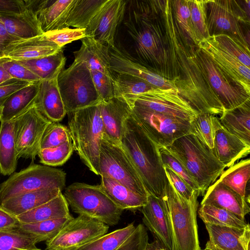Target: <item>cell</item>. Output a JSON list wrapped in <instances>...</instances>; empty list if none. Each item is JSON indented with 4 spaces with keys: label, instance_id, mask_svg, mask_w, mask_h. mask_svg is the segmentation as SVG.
Here are the masks:
<instances>
[{
    "label": "cell",
    "instance_id": "6da1fadb",
    "mask_svg": "<svg viewBox=\"0 0 250 250\" xmlns=\"http://www.w3.org/2000/svg\"><path fill=\"white\" fill-rule=\"evenodd\" d=\"M172 12L171 5L166 3L163 15L169 65L178 94L199 114L221 115L225 109L198 62L195 46L185 40L173 20Z\"/></svg>",
    "mask_w": 250,
    "mask_h": 250
},
{
    "label": "cell",
    "instance_id": "7a4b0ae2",
    "mask_svg": "<svg viewBox=\"0 0 250 250\" xmlns=\"http://www.w3.org/2000/svg\"><path fill=\"white\" fill-rule=\"evenodd\" d=\"M121 144L135 167L148 193L163 198L167 177L159 148L131 114L125 122Z\"/></svg>",
    "mask_w": 250,
    "mask_h": 250
},
{
    "label": "cell",
    "instance_id": "3957f363",
    "mask_svg": "<svg viewBox=\"0 0 250 250\" xmlns=\"http://www.w3.org/2000/svg\"><path fill=\"white\" fill-rule=\"evenodd\" d=\"M137 2V9L129 11L124 23L134 41L138 62L155 72V67H170L167 37L154 20V3L150 1L149 6L143 1Z\"/></svg>",
    "mask_w": 250,
    "mask_h": 250
},
{
    "label": "cell",
    "instance_id": "277c9868",
    "mask_svg": "<svg viewBox=\"0 0 250 250\" xmlns=\"http://www.w3.org/2000/svg\"><path fill=\"white\" fill-rule=\"evenodd\" d=\"M166 148L182 163L194 178L201 196L204 195L226 168L212 150L192 134L177 139Z\"/></svg>",
    "mask_w": 250,
    "mask_h": 250
},
{
    "label": "cell",
    "instance_id": "5b68a950",
    "mask_svg": "<svg viewBox=\"0 0 250 250\" xmlns=\"http://www.w3.org/2000/svg\"><path fill=\"white\" fill-rule=\"evenodd\" d=\"M99 104L68 113L74 149L89 170L98 175L100 148L104 137Z\"/></svg>",
    "mask_w": 250,
    "mask_h": 250
},
{
    "label": "cell",
    "instance_id": "8992f818",
    "mask_svg": "<svg viewBox=\"0 0 250 250\" xmlns=\"http://www.w3.org/2000/svg\"><path fill=\"white\" fill-rule=\"evenodd\" d=\"M200 194L194 190L189 200L182 197L167 178L165 200L169 212L172 234V250H200L197 223Z\"/></svg>",
    "mask_w": 250,
    "mask_h": 250
},
{
    "label": "cell",
    "instance_id": "52a82bcc",
    "mask_svg": "<svg viewBox=\"0 0 250 250\" xmlns=\"http://www.w3.org/2000/svg\"><path fill=\"white\" fill-rule=\"evenodd\" d=\"M63 196L73 212L108 226L118 224L124 211L110 200L100 185L75 182L65 188Z\"/></svg>",
    "mask_w": 250,
    "mask_h": 250
},
{
    "label": "cell",
    "instance_id": "ba28073f",
    "mask_svg": "<svg viewBox=\"0 0 250 250\" xmlns=\"http://www.w3.org/2000/svg\"><path fill=\"white\" fill-rule=\"evenodd\" d=\"M57 82L67 114L102 102L84 62L74 60L68 68L59 73Z\"/></svg>",
    "mask_w": 250,
    "mask_h": 250
},
{
    "label": "cell",
    "instance_id": "9c48e42d",
    "mask_svg": "<svg viewBox=\"0 0 250 250\" xmlns=\"http://www.w3.org/2000/svg\"><path fill=\"white\" fill-rule=\"evenodd\" d=\"M231 0H207L206 9L207 26L210 37L226 34L250 50V32L243 27L250 25L249 15Z\"/></svg>",
    "mask_w": 250,
    "mask_h": 250
},
{
    "label": "cell",
    "instance_id": "30bf717a",
    "mask_svg": "<svg viewBox=\"0 0 250 250\" xmlns=\"http://www.w3.org/2000/svg\"><path fill=\"white\" fill-rule=\"evenodd\" d=\"M66 173L60 169L32 164L19 172H14L0 184V204L21 194L45 189H63Z\"/></svg>",
    "mask_w": 250,
    "mask_h": 250
},
{
    "label": "cell",
    "instance_id": "8fae6325",
    "mask_svg": "<svg viewBox=\"0 0 250 250\" xmlns=\"http://www.w3.org/2000/svg\"><path fill=\"white\" fill-rule=\"evenodd\" d=\"M99 175L110 178L133 192L147 197L148 194L129 156L118 144L103 138L100 148Z\"/></svg>",
    "mask_w": 250,
    "mask_h": 250
},
{
    "label": "cell",
    "instance_id": "7c38bea8",
    "mask_svg": "<svg viewBox=\"0 0 250 250\" xmlns=\"http://www.w3.org/2000/svg\"><path fill=\"white\" fill-rule=\"evenodd\" d=\"M128 104L131 116L159 148L167 147L177 139L190 133V122Z\"/></svg>",
    "mask_w": 250,
    "mask_h": 250
},
{
    "label": "cell",
    "instance_id": "4fadbf2b",
    "mask_svg": "<svg viewBox=\"0 0 250 250\" xmlns=\"http://www.w3.org/2000/svg\"><path fill=\"white\" fill-rule=\"evenodd\" d=\"M122 97L129 104L189 122L199 114L179 95L175 89L155 88L142 94Z\"/></svg>",
    "mask_w": 250,
    "mask_h": 250
},
{
    "label": "cell",
    "instance_id": "5bb4252c",
    "mask_svg": "<svg viewBox=\"0 0 250 250\" xmlns=\"http://www.w3.org/2000/svg\"><path fill=\"white\" fill-rule=\"evenodd\" d=\"M13 120L18 158L33 161L40 150L43 134L52 122L39 111L36 103Z\"/></svg>",
    "mask_w": 250,
    "mask_h": 250
},
{
    "label": "cell",
    "instance_id": "9a60e30c",
    "mask_svg": "<svg viewBox=\"0 0 250 250\" xmlns=\"http://www.w3.org/2000/svg\"><path fill=\"white\" fill-rule=\"evenodd\" d=\"M109 226L96 219L79 215L69 222L53 238L46 241L47 250H79L107 233Z\"/></svg>",
    "mask_w": 250,
    "mask_h": 250
},
{
    "label": "cell",
    "instance_id": "2e32d148",
    "mask_svg": "<svg viewBox=\"0 0 250 250\" xmlns=\"http://www.w3.org/2000/svg\"><path fill=\"white\" fill-rule=\"evenodd\" d=\"M195 47V53L198 62L225 111L250 101V96L237 86L205 52L197 46Z\"/></svg>",
    "mask_w": 250,
    "mask_h": 250
},
{
    "label": "cell",
    "instance_id": "e0dca14e",
    "mask_svg": "<svg viewBox=\"0 0 250 250\" xmlns=\"http://www.w3.org/2000/svg\"><path fill=\"white\" fill-rule=\"evenodd\" d=\"M126 5L125 0H106L85 28L86 37L109 49L115 47L116 29L123 21Z\"/></svg>",
    "mask_w": 250,
    "mask_h": 250
},
{
    "label": "cell",
    "instance_id": "ac0fdd59",
    "mask_svg": "<svg viewBox=\"0 0 250 250\" xmlns=\"http://www.w3.org/2000/svg\"><path fill=\"white\" fill-rule=\"evenodd\" d=\"M144 225L167 250H172V234L169 212L164 198L148 194L146 203L140 209Z\"/></svg>",
    "mask_w": 250,
    "mask_h": 250
},
{
    "label": "cell",
    "instance_id": "d6986e66",
    "mask_svg": "<svg viewBox=\"0 0 250 250\" xmlns=\"http://www.w3.org/2000/svg\"><path fill=\"white\" fill-rule=\"evenodd\" d=\"M109 53L110 68L112 73L132 75L156 88L177 89L174 79H169L155 73L115 46L109 49Z\"/></svg>",
    "mask_w": 250,
    "mask_h": 250
},
{
    "label": "cell",
    "instance_id": "ffe728a7",
    "mask_svg": "<svg viewBox=\"0 0 250 250\" xmlns=\"http://www.w3.org/2000/svg\"><path fill=\"white\" fill-rule=\"evenodd\" d=\"M197 47L239 88L250 96V68L216 46L209 39L200 42Z\"/></svg>",
    "mask_w": 250,
    "mask_h": 250
},
{
    "label": "cell",
    "instance_id": "44dd1931",
    "mask_svg": "<svg viewBox=\"0 0 250 250\" xmlns=\"http://www.w3.org/2000/svg\"><path fill=\"white\" fill-rule=\"evenodd\" d=\"M99 105L104 126L103 138L121 145L124 124L131 114L129 104L123 97L114 96Z\"/></svg>",
    "mask_w": 250,
    "mask_h": 250
},
{
    "label": "cell",
    "instance_id": "7402d4cb",
    "mask_svg": "<svg viewBox=\"0 0 250 250\" xmlns=\"http://www.w3.org/2000/svg\"><path fill=\"white\" fill-rule=\"evenodd\" d=\"M200 205L225 209L243 221L250 212V204L219 179L208 188Z\"/></svg>",
    "mask_w": 250,
    "mask_h": 250
},
{
    "label": "cell",
    "instance_id": "603a6c76",
    "mask_svg": "<svg viewBox=\"0 0 250 250\" xmlns=\"http://www.w3.org/2000/svg\"><path fill=\"white\" fill-rule=\"evenodd\" d=\"M212 151L225 167H229L250 152V145L222 126L217 131Z\"/></svg>",
    "mask_w": 250,
    "mask_h": 250
},
{
    "label": "cell",
    "instance_id": "cb8c5ba5",
    "mask_svg": "<svg viewBox=\"0 0 250 250\" xmlns=\"http://www.w3.org/2000/svg\"><path fill=\"white\" fill-rule=\"evenodd\" d=\"M208 240L223 250H250V227L244 229L205 224Z\"/></svg>",
    "mask_w": 250,
    "mask_h": 250
},
{
    "label": "cell",
    "instance_id": "d4e9b609",
    "mask_svg": "<svg viewBox=\"0 0 250 250\" xmlns=\"http://www.w3.org/2000/svg\"><path fill=\"white\" fill-rule=\"evenodd\" d=\"M62 48L53 47L43 34L11 43L4 51V57L20 61L34 59L56 53Z\"/></svg>",
    "mask_w": 250,
    "mask_h": 250
},
{
    "label": "cell",
    "instance_id": "484cf974",
    "mask_svg": "<svg viewBox=\"0 0 250 250\" xmlns=\"http://www.w3.org/2000/svg\"><path fill=\"white\" fill-rule=\"evenodd\" d=\"M57 77L41 81L36 104L47 119L58 123L67 113L58 87Z\"/></svg>",
    "mask_w": 250,
    "mask_h": 250
},
{
    "label": "cell",
    "instance_id": "4316f807",
    "mask_svg": "<svg viewBox=\"0 0 250 250\" xmlns=\"http://www.w3.org/2000/svg\"><path fill=\"white\" fill-rule=\"evenodd\" d=\"M81 40L80 48L73 52L74 60L84 62L90 70L100 71L114 79L109 48L92 38L85 37Z\"/></svg>",
    "mask_w": 250,
    "mask_h": 250
},
{
    "label": "cell",
    "instance_id": "83f0119b",
    "mask_svg": "<svg viewBox=\"0 0 250 250\" xmlns=\"http://www.w3.org/2000/svg\"><path fill=\"white\" fill-rule=\"evenodd\" d=\"M75 0H46L37 13L43 33L68 28L66 24L70 11Z\"/></svg>",
    "mask_w": 250,
    "mask_h": 250
},
{
    "label": "cell",
    "instance_id": "f1b7e54d",
    "mask_svg": "<svg viewBox=\"0 0 250 250\" xmlns=\"http://www.w3.org/2000/svg\"><path fill=\"white\" fill-rule=\"evenodd\" d=\"M0 20L9 34L19 39H27L43 34L36 13L26 6L21 14L0 15Z\"/></svg>",
    "mask_w": 250,
    "mask_h": 250
},
{
    "label": "cell",
    "instance_id": "f546056e",
    "mask_svg": "<svg viewBox=\"0 0 250 250\" xmlns=\"http://www.w3.org/2000/svg\"><path fill=\"white\" fill-rule=\"evenodd\" d=\"M62 190L50 188L28 192L11 198L0 204L3 208L18 216L57 196Z\"/></svg>",
    "mask_w": 250,
    "mask_h": 250
},
{
    "label": "cell",
    "instance_id": "4dcf8cb0",
    "mask_svg": "<svg viewBox=\"0 0 250 250\" xmlns=\"http://www.w3.org/2000/svg\"><path fill=\"white\" fill-rule=\"evenodd\" d=\"M41 81L30 83L14 93L2 107L0 122L14 119L34 104L39 94Z\"/></svg>",
    "mask_w": 250,
    "mask_h": 250
},
{
    "label": "cell",
    "instance_id": "1f68e13d",
    "mask_svg": "<svg viewBox=\"0 0 250 250\" xmlns=\"http://www.w3.org/2000/svg\"><path fill=\"white\" fill-rule=\"evenodd\" d=\"M100 186L110 200L123 210L140 209L146 203L147 197L136 194L110 178L101 176Z\"/></svg>",
    "mask_w": 250,
    "mask_h": 250
},
{
    "label": "cell",
    "instance_id": "d6a6232c",
    "mask_svg": "<svg viewBox=\"0 0 250 250\" xmlns=\"http://www.w3.org/2000/svg\"><path fill=\"white\" fill-rule=\"evenodd\" d=\"M18 154L14 134V120L1 121L0 125V172L13 173L17 165Z\"/></svg>",
    "mask_w": 250,
    "mask_h": 250
},
{
    "label": "cell",
    "instance_id": "836d02e7",
    "mask_svg": "<svg viewBox=\"0 0 250 250\" xmlns=\"http://www.w3.org/2000/svg\"><path fill=\"white\" fill-rule=\"evenodd\" d=\"M219 119L226 130L250 145V101L224 111Z\"/></svg>",
    "mask_w": 250,
    "mask_h": 250
},
{
    "label": "cell",
    "instance_id": "e575fe53",
    "mask_svg": "<svg viewBox=\"0 0 250 250\" xmlns=\"http://www.w3.org/2000/svg\"><path fill=\"white\" fill-rule=\"evenodd\" d=\"M70 215L68 205L61 192L48 202L17 217L21 223H32L63 218Z\"/></svg>",
    "mask_w": 250,
    "mask_h": 250
},
{
    "label": "cell",
    "instance_id": "d590c367",
    "mask_svg": "<svg viewBox=\"0 0 250 250\" xmlns=\"http://www.w3.org/2000/svg\"><path fill=\"white\" fill-rule=\"evenodd\" d=\"M16 61L30 70L41 80H47L58 76L63 70L66 58L63 49H62L50 55Z\"/></svg>",
    "mask_w": 250,
    "mask_h": 250
},
{
    "label": "cell",
    "instance_id": "8d00e7d4",
    "mask_svg": "<svg viewBox=\"0 0 250 250\" xmlns=\"http://www.w3.org/2000/svg\"><path fill=\"white\" fill-rule=\"evenodd\" d=\"M250 178V159L242 160L224 171L219 180L243 197L250 204L247 184Z\"/></svg>",
    "mask_w": 250,
    "mask_h": 250
},
{
    "label": "cell",
    "instance_id": "74e56055",
    "mask_svg": "<svg viewBox=\"0 0 250 250\" xmlns=\"http://www.w3.org/2000/svg\"><path fill=\"white\" fill-rule=\"evenodd\" d=\"M199 217L205 224L244 229L250 227L249 223L223 208L210 205H200L197 210Z\"/></svg>",
    "mask_w": 250,
    "mask_h": 250
},
{
    "label": "cell",
    "instance_id": "f35d334b",
    "mask_svg": "<svg viewBox=\"0 0 250 250\" xmlns=\"http://www.w3.org/2000/svg\"><path fill=\"white\" fill-rule=\"evenodd\" d=\"M106 0H75L66 21L67 25L85 29L93 17Z\"/></svg>",
    "mask_w": 250,
    "mask_h": 250
},
{
    "label": "cell",
    "instance_id": "ab89813d",
    "mask_svg": "<svg viewBox=\"0 0 250 250\" xmlns=\"http://www.w3.org/2000/svg\"><path fill=\"white\" fill-rule=\"evenodd\" d=\"M221 126L219 118L214 115L199 114L190 122V133L212 150L216 133Z\"/></svg>",
    "mask_w": 250,
    "mask_h": 250
},
{
    "label": "cell",
    "instance_id": "60d3db41",
    "mask_svg": "<svg viewBox=\"0 0 250 250\" xmlns=\"http://www.w3.org/2000/svg\"><path fill=\"white\" fill-rule=\"evenodd\" d=\"M74 217H65L32 223H20L18 227L33 235L38 243L47 241L55 237Z\"/></svg>",
    "mask_w": 250,
    "mask_h": 250
},
{
    "label": "cell",
    "instance_id": "b9f144b4",
    "mask_svg": "<svg viewBox=\"0 0 250 250\" xmlns=\"http://www.w3.org/2000/svg\"><path fill=\"white\" fill-rule=\"evenodd\" d=\"M135 228L132 222L123 228L97 238L79 250H115L131 235Z\"/></svg>",
    "mask_w": 250,
    "mask_h": 250
},
{
    "label": "cell",
    "instance_id": "7bdbcfd3",
    "mask_svg": "<svg viewBox=\"0 0 250 250\" xmlns=\"http://www.w3.org/2000/svg\"><path fill=\"white\" fill-rule=\"evenodd\" d=\"M36 237L18 227L0 230V250H18L37 248Z\"/></svg>",
    "mask_w": 250,
    "mask_h": 250
},
{
    "label": "cell",
    "instance_id": "ee69618b",
    "mask_svg": "<svg viewBox=\"0 0 250 250\" xmlns=\"http://www.w3.org/2000/svg\"><path fill=\"white\" fill-rule=\"evenodd\" d=\"M172 7L175 22L185 40L197 46L198 42L193 28L188 0H173Z\"/></svg>",
    "mask_w": 250,
    "mask_h": 250
},
{
    "label": "cell",
    "instance_id": "f6af8a7d",
    "mask_svg": "<svg viewBox=\"0 0 250 250\" xmlns=\"http://www.w3.org/2000/svg\"><path fill=\"white\" fill-rule=\"evenodd\" d=\"M116 74L115 76L113 75L115 96L137 95L156 88L132 75L124 73Z\"/></svg>",
    "mask_w": 250,
    "mask_h": 250
},
{
    "label": "cell",
    "instance_id": "bcb514c9",
    "mask_svg": "<svg viewBox=\"0 0 250 250\" xmlns=\"http://www.w3.org/2000/svg\"><path fill=\"white\" fill-rule=\"evenodd\" d=\"M208 39L218 47L250 68V52L234 38L226 34H218Z\"/></svg>",
    "mask_w": 250,
    "mask_h": 250
},
{
    "label": "cell",
    "instance_id": "7dc6e473",
    "mask_svg": "<svg viewBox=\"0 0 250 250\" xmlns=\"http://www.w3.org/2000/svg\"><path fill=\"white\" fill-rule=\"evenodd\" d=\"M188 1L193 28L199 43L210 37L207 22L206 0Z\"/></svg>",
    "mask_w": 250,
    "mask_h": 250
},
{
    "label": "cell",
    "instance_id": "c3c4849f",
    "mask_svg": "<svg viewBox=\"0 0 250 250\" xmlns=\"http://www.w3.org/2000/svg\"><path fill=\"white\" fill-rule=\"evenodd\" d=\"M74 150L71 140L54 147L40 149L38 156L40 162L48 166H58L64 164Z\"/></svg>",
    "mask_w": 250,
    "mask_h": 250
},
{
    "label": "cell",
    "instance_id": "681fc988",
    "mask_svg": "<svg viewBox=\"0 0 250 250\" xmlns=\"http://www.w3.org/2000/svg\"><path fill=\"white\" fill-rule=\"evenodd\" d=\"M69 140L71 138L69 128L57 122H51L43 134L40 149L56 147Z\"/></svg>",
    "mask_w": 250,
    "mask_h": 250
},
{
    "label": "cell",
    "instance_id": "f907efd6",
    "mask_svg": "<svg viewBox=\"0 0 250 250\" xmlns=\"http://www.w3.org/2000/svg\"><path fill=\"white\" fill-rule=\"evenodd\" d=\"M161 161L164 167H167L182 178L194 190L200 194L199 188L192 176L182 163L166 147L159 148Z\"/></svg>",
    "mask_w": 250,
    "mask_h": 250
},
{
    "label": "cell",
    "instance_id": "816d5d0a",
    "mask_svg": "<svg viewBox=\"0 0 250 250\" xmlns=\"http://www.w3.org/2000/svg\"><path fill=\"white\" fill-rule=\"evenodd\" d=\"M0 64L13 79L29 83L42 81L30 70L15 60L3 57L0 59Z\"/></svg>",
    "mask_w": 250,
    "mask_h": 250
},
{
    "label": "cell",
    "instance_id": "f5cc1de1",
    "mask_svg": "<svg viewBox=\"0 0 250 250\" xmlns=\"http://www.w3.org/2000/svg\"><path fill=\"white\" fill-rule=\"evenodd\" d=\"M95 88L102 102H106L115 96L114 79L96 70H90Z\"/></svg>",
    "mask_w": 250,
    "mask_h": 250
},
{
    "label": "cell",
    "instance_id": "db71d44e",
    "mask_svg": "<svg viewBox=\"0 0 250 250\" xmlns=\"http://www.w3.org/2000/svg\"><path fill=\"white\" fill-rule=\"evenodd\" d=\"M148 242L146 227L142 224L136 226L131 235L115 250H145Z\"/></svg>",
    "mask_w": 250,
    "mask_h": 250
},
{
    "label": "cell",
    "instance_id": "11a10c76",
    "mask_svg": "<svg viewBox=\"0 0 250 250\" xmlns=\"http://www.w3.org/2000/svg\"><path fill=\"white\" fill-rule=\"evenodd\" d=\"M168 180L175 190L187 200L191 197L194 190L179 175L167 167H164Z\"/></svg>",
    "mask_w": 250,
    "mask_h": 250
},
{
    "label": "cell",
    "instance_id": "9f6ffc18",
    "mask_svg": "<svg viewBox=\"0 0 250 250\" xmlns=\"http://www.w3.org/2000/svg\"><path fill=\"white\" fill-rule=\"evenodd\" d=\"M28 82L12 79L0 85V112L7 100L15 92L28 85Z\"/></svg>",
    "mask_w": 250,
    "mask_h": 250
},
{
    "label": "cell",
    "instance_id": "6f0895ef",
    "mask_svg": "<svg viewBox=\"0 0 250 250\" xmlns=\"http://www.w3.org/2000/svg\"><path fill=\"white\" fill-rule=\"evenodd\" d=\"M25 10L24 0H0V15L21 14Z\"/></svg>",
    "mask_w": 250,
    "mask_h": 250
},
{
    "label": "cell",
    "instance_id": "680465c9",
    "mask_svg": "<svg viewBox=\"0 0 250 250\" xmlns=\"http://www.w3.org/2000/svg\"><path fill=\"white\" fill-rule=\"evenodd\" d=\"M20 223L16 216L0 206V230L17 227Z\"/></svg>",
    "mask_w": 250,
    "mask_h": 250
},
{
    "label": "cell",
    "instance_id": "91938a15",
    "mask_svg": "<svg viewBox=\"0 0 250 250\" xmlns=\"http://www.w3.org/2000/svg\"><path fill=\"white\" fill-rule=\"evenodd\" d=\"M19 39L10 34L6 30L0 20V59L4 57V51L12 42Z\"/></svg>",
    "mask_w": 250,
    "mask_h": 250
},
{
    "label": "cell",
    "instance_id": "94428289",
    "mask_svg": "<svg viewBox=\"0 0 250 250\" xmlns=\"http://www.w3.org/2000/svg\"><path fill=\"white\" fill-rule=\"evenodd\" d=\"M145 250H167L156 239L151 243H147Z\"/></svg>",
    "mask_w": 250,
    "mask_h": 250
},
{
    "label": "cell",
    "instance_id": "6125c7cd",
    "mask_svg": "<svg viewBox=\"0 0 250 250\" xmlns=\"http://www.w3.org/2000/svg\"><path fill=\"white\" fill-rule=\"evenodd\" d=\"M12 79L9 73L0 64V85Z\"/></svg>",
    "mask_w": 250,
    "mask_h": 250
},
{
    "label": "cell",
    "instance_id": "be15d7a7",
    "mask_svg": "<svg viewBox=\"0 0 250 250\" xmlns=\"http://www.w3.org/2000/svg\"><path fill=\"white\" fill-rule=\"evenodd\" d=\"M205 247L208 248L210 250H223L213 245L208 241H207V242L206 244Z\"/></svg>",
    "mask_w": 250,
    "mask_h": 250
},
{
    "label": "cell",
    "instance_id": "e7e4bbea",
    "mask_svg": "<svg viewBox=\"0 0 250 250\" xmlns=\"http://www.w3.org/2000/svg\"><path fill=\"white\" fill-rule=\"evenodd\" d=\"M41 250L38 249V248H36V249H21V250Z\"/></svg>",
    "mask_w": 250,
    "mask_h": 250
},
{
    "label": "cell",
    "instance_id": "03108f58",
    "mask_svg": "<svg viewBox=\"0 0 250 250\" xmlns=\"http://www.w3.org/2000/svg\"><path fill=\"white\" fill-rule=\"evenodd\" d=\"M200 250H210V249H209L208 248H207V247H205V248L204 249H201Z\"/></svg>",
    "mask_w": 250,
    "mask_h": 250
},
{
    "label": "cell",
    "instance_id": "003e7915",
    "mask_svg": "<svg viewBox=\"0 0 250 250\" xmlns=\"http://www.w3.org/2000/svg\"><path fill=\"white\" fill-rule=\"evenodd\" d=\"M0 117H1V115H0Z\"/></svg>",
    "mask_w": 250,
    "mask_h": 250
}]
</instances>
